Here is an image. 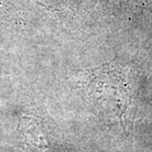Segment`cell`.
<instances>
[{
  "label": "cell",
  "instance_id": "cell-1",
  "mask_svg": "<svg viewBox=\"0 0 152 152\" xmlns=\"http://www.w3.org/2000/svg\"><path fill=\"white\" fill-rule=\"evenodd\" d=\"M25 132L26 142L32 152H60L58 145L53 144V139L48 136V132L42 130V127L30 124Z\"/></svg>",
  "mask_w": 152,
  "mask_h": 152
}]
</instances>
